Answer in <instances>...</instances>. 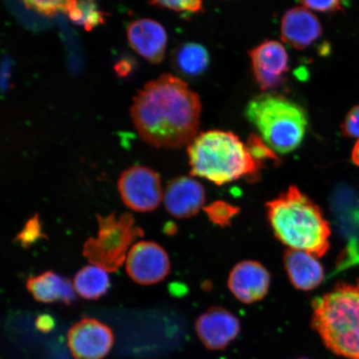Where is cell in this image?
I'll list each match as a JSON object with an SVG mask.
<instances>
[{
	"label": "cell",
	"instance_id": "6da1fadb",
	"mask_svg": "<svg viewBox=\"0 0 359 359\" xmlns=\"http://www.w3.org/2000/svg\"><path fill=\"white\" fill-rule=\"evenodd\" d=\"M130 112L143 140L155 147L177 148L196 136L201 103L187 83L163 74L137 93Z\"/></svg>",
	"mask_w": 359,
	"mask_h": 359
},
{
	"label": "cell",
	"instance_id": "7a4b0ae2",
	"mask_svg": "<svg viewBox=\"0 0 359 359\" xmlns=\"http://www.w3.org/2000/svg\"><path fill=\"white\" fill-rule=\"evenodd\" d=\"M273 234L290 250L321 257L330 249V227L322 210L294 186L266 204Z\"/></svg>",
	"mask_w": 359,
	"mask_h": 359
},
{
	"label": "cell",
	"instance_id": "3957f363",
	"mask_svg": "<svg viewBox=\"0 0 359 359\" xmlns=\"http://www.w3.org/2000/svg\"><path fill=\"white\" fill-rule=\"evenodd\" d=\"M187 152L192 176L218 186L242 177L254 180L262 167L236 135L219 130L196 135Z\"/></svg>",
	"mask_w": 359,
	"mask_h": 359
},
{
	"label": "cell",
	"instance_id": "277c9868",
	"mask_svg": "<svg viewBox=\"0 0 359 359\" xmlns=\"http://www.w3.org/2000/svg\"><path fill=\"white\" fill-rule=\"evenodd\" d=\"M312 323L332 352L359 359V280L339 284L314 300Z\"/></svg>",
	"mask_w": 359,
	"mask_h": 359
},
{
	"label": "cell",
	"instance_id": "5b68a950",
	"mask_svg": "<svg viewBox=\"0 0 359 359\" xmlns=\"http://www.w3.org/2000/svg\"><path fill=\"white\" fill-rule=\"evenodd\" d=\"M246 116L268 146L282 154L298 148L306 133V112L283 96L262 94L255 97L247 105Z\"/></svg>",
	"mask_w": 359,
	"mask_h": 359
},
{
	"label": "cell",
	"instance_id": "8992f818",
	"mask_svg": "<svg viewBox=\"0 0 359 359\" xmlns=\"http://www.w3.org/2000/svg\"><path fill=\"white\" fill-rule=\"evenodd\" d=\"M97 237L89 238L83 245V255L90 263L107 272H116L127 259L128 251L133 242L144 236L131 214L116 217L115 212L107 217L97 215Z\"/></svg>",
	"mask_w": 359,
	"mask_h": 359
},
{
	"label": "cell",
	"instance_id": "52a82bcc",
	"mask_svg": "<svg viewBox=\"0 0 359 359\" xmlns=\"http://www.w3.org/2000/svg\"><path fill=\"white\" fill-rule=\"evenodd\" d=\"M124 204L137 212H150L158 208L163 199L159 175L142 165L125 170L118 183Z\"/></svg>",
	"mask_w": 359,
	"mask_h": 359
},
{
	"label": "cell",
	"instance_id": "ba28073f",
	"mask_svg": "<svg viewBox=\"0 0 359 359\" xmlns=\"http://www.w3.org/2000/svg\"><path fill=\"white\" fill-rule=\"evenodd\" d=\"M114 344L111 327L95 318H83L67 333V346L75 359H104Z\"/></svg>",
	"mask_w": 359,
	"mask_h": 359
},
{
	"label": "cell",
	"instance_id": "9c48e42d",
	"mask_svg": "<svg viewBox=\"0 0 359 359\" xmlns=\"http://www.w3.org/2000/svg\"><path fill=\"white\" fill-rule=\"evenodd\" d=\"M126 269L137 284L154 285L169 275L170 259L163 247L155 242L139 241L128 251Z\"/></svg>",
	"mask_w": 359,
	"mask_h": 359
},
{
	"label": "cell",
	"instance_id": "30bf717a",
	"mask_svg": "<svg viewBox=\"0 0 359 359\" xmlns=\"http://www.w3.org/2000/svg\"><path fill=\"white\" fill-rule=\"evenodd\" d=\"M249 55L260 88L271 90L280 86L289 70V55L284 45L268 40L251 49Z\"/></svg>",
	"mask_w": 359,
	"mask_h": 359
},
{
	"label": "cell",
	"instance_id": "8fae6325",
	"mask_svg": "<svg viewBox=\"0 0 359 359\" xmlns=\"http://www.w3.org/2000/svg\"><path fill=\"white\" fill-rule=\"evenodd\" d=\"M271 285V275L263 264L255 260H244L232 269L228 287L233 295L244 304L262 300Z\"/></svg>",
	"mask_w": 359,
	"mask_h": 359
},
{
	"label": "cell",
	"instance_id": "7c38bea8",
	"mask_svg": "<svg viewBox=\"0 0 359 359\" xmlns=\"http://www.w3.org/2000/svg\"><path fill=\"white\" fill-rule=\"evenodd\" d=\"M196 334L209 349L226 348L240 333V321L227 309L215 307L208 309L196 322Z\"/></svg>",
	"mask_w": 359,
	"mask_h": 359
},
{
	"label": "cell",
	"instance_id": "4fadbf2b",
	"mask_svg": "<svg viewBox=\"0 0 359 359\" xmlns=\"http://www.w3.org/2000/svg\"><path fill=\"white\" fill-rule=\"evenodd\" d=\"M163 199L165 210L174 217L190 218L205 208V191L196 180L181 177L169 182Z\"/></svg>",
	"mask_w": 359,
	"mask_h": 359
},
{
	"label": "cell",
	"instance_id": "5bb4252c",
	"mask_svg": "<svg viewBox=\"0 0 359 359\" xmlns=\"http://www.w3.org/2000/svg\"><path fill=\"white\" fill-rule=\"evenodd\" d=\"M127 35L130 45L138 55L151 64L163 61L168 35L158 22L150 19L135 20L128 25Z\"/></svg>",
	"mask_w": 359,
	"mask_h": 359
},
{
	"label": "cell",
	"instance_id": "9a60e30c",
	"mask_svg": "<svg viewBox=\"0 0 359 359\" xmlns=\"http://www.w3.org/2000/svg\"><path fill=\"white\" fill-rule=\"evenodd\" d=\"M283 41L299 50L307 48L321 37L322 25L318 18L303 6L294 7L282 18Z\"/></svg>",
	"mask_w": 359,
	"mask_h": 359
},
{
	"label": "cell",
	"instance_id": "2e32d148",
	"mask_svg": "<svg viewBox=\"0 0 359 359\" xmlns=\"http://www.w3.org/2000/svg\"><path fill=\"white\" fill-rule=\"evenodd\" d=\"M284 263L287 276L296 289H316L325 279V271L317 257L302 250L286 251Z\"/></svg>",
	"mask_w": 359,
	"mask_h": 359
},
{
	"label": "cell",
	"instance_id": "e0dca14e",
	"mask_svg": "<svg viewBox=\"0 0 359 359\" xmlns=\"http://www.w3.org/2000/svg\"><path fill=\"white\" fill-rule=\"evenodd\" d=\"M26 285L27 290L39 302H62L69 305L76 299V291L72 282L55 272L47 271L29 277Z\"/></svg>",
	"mask_w": 359,
	"mask_h": 359
},
{
	"label": "cell",
	"instance_id": "ac0fdd59",
	"mask_svg": "<svg viewBox=\"0 0 359 359\" xmlns=\"http://www.w3.org/2000/svg\"><path fill=\"white\" fill-rule=\"evenodd\" d=\"M75 291L85 299H97L104 295L109 289V275L104 269L87 266L76 273L74 280Z\"/></svg>",
	"mask_w": 359,
	"mask_h": 359
},
{
	"label": "cell",
	"instance_id": "d6986e66",
	"mask_svg": "<svg viewBox=\"0 0 359 359\" xmlns=\"http://www.w3.org/2000/svg\"><path fill=\"white\" fill-rule=\"evenodd\" d=\"M175 65L182 74L197 76L203 74L210 64V55L199 43H188L177 49L174 56Z\"/></svg>",
	"mask_w": 359,
	"mask_h": 359
},
{
	"label": "cell",
	"instance_id": "ffe728a7",
	"mask_svg": "<svg viewBox=\"0 0 359 359\" xmlns=\"http://www.w3.org/2000/svg\"><path fill=\"white\" fill-rule=\"evenodd\" d=\"M66 13L72 21L83 26L87 31L92 30L104 22V13L98 11L96 4L93 1L69 0Z\"/></svg>",
	"mask_w": 359,
	"mask_h": 359
},
{
	"label": "cell",
	"instance_id": "44dd1931",
	"mask_svg": "<svg viewBox=\"0 0 359 359\" xmlns=\"http://www.w3.org/2000/svg\"><path fill=\"white\" fill-rule=\"evenodd\" d=\"M203 209L210 221L219 226H230L231 219L240 210L236 206L222 201H215Z\"/></svg>",
	"mask_w": 359,
	"mask_h": 359
},
{
	"label": "cell",
	"instance_id": "7402d4cb",
	"mask_svg": "<svg viewBox=\"0 0 359 359\" xmlns=\"http://www.w3.org/2000/svg\"><path fill=\"white\" fill-rule=\"evenodd\" d=\"M247 150L255 160L262 163V161L271 160L279 161L275 152L269 147L262 137L255 134H251L246 144Z\"/></svg>",
	"mask_w": 359,
	"mask_h": 359
},
{
	"label": "cell",
	"instance_id": "603a6c76",
	"mask_svg": "<svg viewBox=\"0 0 359 359\" xmlns=\"http://www.w3.org/2000/svg\"><path fill=\"white\" fill-rule=\"evenodd\" d=\"M42 237L46 236L43 234L39 215H35L26 222L24 229L15 238V241L20 242L25 248H28Z\"/></svg>",
	"mask_w": 359,
	"mask_h": 359
},
{
	"label": "cell",
	"instance_id": "cb8c5ba5",
	"mask_svg": "<svg viewBox=\"0 0 359 359\" xmlns=\"http://www.w3.org/2000/svg\"><path fill=\"white\" fill-rule=\"evenodd\" d=\"M24 4L27 8L49 17L55 16L58 11L66 13L67 7V1H25Z\"/></svg>",
	"mask_w": 359,
	"mask_h": 359
},
{
	"label": "cell",
	"instance_id": "d4e9b609",
	"mask_svg": "<svg viewBox=\"0 0 359 359\" xmlns=\"http://www.w3.org/2000/svg\"><path fill=\"white\" fill-rule=\"evenodd\" d=\"M151 6L158 8H168V10L177 12L197 13L202 11L203 6L201 1H187V0H180V1H156L150 2Z\"/></svg>",
	"mask_w": 359,
	"mask_h": 359
},
{
	"label": "cell",
	"instance_id": "484cf974",
	"mask_svg": "<svg viewBox=\"0 0 359 359\" xmlns=\"http://www.w3.org/2000/svg\"><path fill=\"white\" fill-rule=\"evenodd\" d=\"M341 129L345 137H359V104L348 111Z\"/></svg>",
	"mask_w": 359,
	"mask_h": 359
},
{
	"label": "cell",
	"instance_id": "4316f807",
	"mask_svg": "<svg viewBox=\"0 0 359 359\" xmlns=\"http://www.w3.org/2000/svg\"><path fill=\"white\" fill-rule=\"evenodd\" d=\"M300 4L308 10L321 13H334L343 8L342 2L336 1V0H333V1H309L307 0V1L300 2Z\"/></svg>",
	"mask_w": 359,
	"mask_h": 359
},
{
	"label": "cell",
	"instance_id": "83f0119b",
	"mask_svg": "<svg viewBox=\"0 0 359 359\" xmlns=\"http://www.w3.org/2000/svg\"><path fill=\"white\" fill-rule=\"evenodd\" d=\"M36 325H37L39 330L43 332L51 330L53 327V318L50 316H46V314L39 316L37 318V321H36Z\"/></svg>",
	"mask_w": 359,
	"mask_h": 359
},
{
	"label": "cell",
	"instance_id": "f1b7e54d",
	"mask_svg": "<svg viewBox=\"0 0 359 359\" xmlns=\"http://www.w3.org/2000/svg\"><path fill=\"white\" fill-rule=\"evenodd\" d=\"M115 70L121 77H124L132 70V65L128 61H121L115 65Z\"/></svg>",
	"mask_w": 359,
	"mask_h": 359
},
{
	"label": "cell",
	"instance_id": "f546056e",
	"mask_svg": "<svg viewBox=\"0 0 359 359\" xmlns=\"http://www.w3.org/2000/svg\"><path fill=\"white\" fill-rule=\"evenodd\" d=\"M353 163L359 167V139L352 151Z\"/></svg>",
	"mask_w": 359,
	"mask_h": 359
},
{
	"label": "cell",
	"instance_id": "4dcf8cb0",
	"mask_svg": "<svg viewBox=\"0 0 359 359\" xmlns=\"http://www.w3.org/2000/svg\"><path fill=\"white\" fill-rule=\"evenodd\" d=\"M300 359H307V358H300Z\"/></svg>",
	"mask_w": 359,
	"mask_h": 359
}]
</instances>
